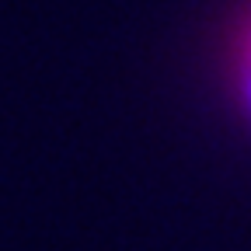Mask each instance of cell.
<instances>
[{"label":"cell","instance_id":"6da1fadb","mask_svg":"<svg viewBox=\"0 0 251 251\" xmlns=\"http://www.w3.org/2000/svg\"><path fill=\"white\" fill-rule=\"evenodd\" d=\"M230 80H234V94L241 108L251 115V14L241 21L230 42Z\"/></svg>","mask_w":251,"mask_h":251}]
</instances>
